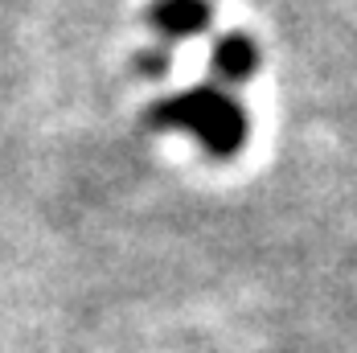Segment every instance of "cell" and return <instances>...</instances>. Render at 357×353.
I'll return each instance as SVG.
<instances>
[{"label":"cell","instance_id":"obj_1","mask_svg":"<svg viewBox=\"0 0 357 353\" xmlns=\"http://www.w3.org/2000/svg\"><path fill=\"white\" fill-rule=\"evenodd\" d=\"M156 123L197 136L206 144V152H214V156H234L250 128L247 111L218 87H193L185 95H173L169 103L156 107Z\"/></svg>","mask_w":357,"mask_h":353},{"label":"cell","instance_id":"obj_2","mask_svg":"<svg viewBox=\"0 0 357 353\" xmlns=\"http://www.w3.org/2000/svg\"><path fill=\"white\" fill-rule=\"evenodd\" d=\"M148 21L165 37H193L210 25V4L206 0H156L148 8Z\"/></svg>","mask_w":357,"mask_h":353},{"label":"cell","instance_id":"obj_3","mask_svg":"<svg viewBox=\"0 0 357 353\" xmlns=\"http://www.w3.org/2000/svg\"><path fill=\"white\" fill-rule=\"evenodd\" d=\"M210 70H214V78H222V82H250L255 70H259V50H255V41L243 37V33H226L214 45V54H210Z\"/></svg>","mask_w":357,"mask_h":353}]
</instances>
